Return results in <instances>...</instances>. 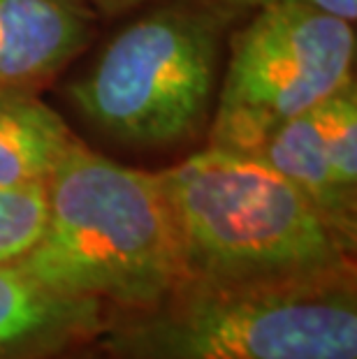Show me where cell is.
<instances>
[{
    "instance_id": "11",
    "label": "cell",
    "mask_w": 357,
    "mask_h": 359,
    "mask_svg": "<svg viewBox=\"0 0 357 359\" xmlns=\"http://www.w3.org/2000/svg\"><path fill=\"white\" fill-rule=\"evenodd\" d=\"M271 3L304 5V7H311V10L346 19V21H351V24L357 21V0H239V5L246 7V10H255V7L271 5Z\"/></svg>"
},
{
    "instance_id": "12",
    "label": "cell",
    "mask_w": 357,
    "mask_h": 359,
    "mask_svg": "<svg viewBox=\"0 0 357 359\" xmlns=\"http://www.w3.org/2000/svg\"><path fill=\"white\" fill-rule=\"evenodd\" d=\"M88 3L100 12L102 19H116L135 12L137 7L151 3V0H88Z\"/></svg>"
},
{
    "instance_id": "2",
    "label": "cell",
    "mask_w": 357,
    "mask_h": 359,
    "mask_svg": "<svg viewBox=\"0 0 357 359\" xmlns=\"http://www.w3.org/2000/svg\"><path fill=\"white\" fill-rule=\"evenodd\" d=\"M19 271L107 311H140L179 283L161 174L77 142L44 183V227Z\"/></svg>"
},
{
    "instance_id": "6",
    "label": "cell",
    "mask_w": 357,
    "mask_h": 359,
    "mask_svg": "<svg viewBox=\"0 0 357 359\" xmlns=\"http://www.w3.org/2000/svg\"><path fill=\"white\" fill-rule=\"evenodd\" d=\"M255 158L290 181L357 248V81L281 126Z\"/></svg>"
},
{
    "instance_id": "7",
    "label": "cell",
    "mask_w": 357,
    "mask_h": 359,
    "mask_svg": "<svg viewBox=\"0 0 357 359\" xmlns=\"http://www.w3.org/2000/svg\"><path fill=\"white\" fill-rule=\"evenodd\" d=\"M88 0H0V93L40 95L95 40Z\"/></svg>"
},
{
    "instance_id": "9",
    "label": "cell",
    "mask_w": 357,
    "mask_h": 359,
    "mask_svg": "<svg viewBox=\"0 0 357 359\" xmlns=\"http://www.w3.org/2000/svg\"><path fill=\"white\" fill-rule=\"evenodd\" d=\"M77 142L40 95L0 93V190L44 188Z\"/></svg>"
},
{
    "instance_id": "10",
    "label": "cell",
    "mask_w": 357,
    "mask_h": 359,
    "mask_svg": "<svg viewBox=\"0 0 357 359\" xmlns=\"http://www.w3.org/2000/svg\"><path fill=\"white\" fill-rule=\"evenodd\" d=\"M44 227V188L0 190V264H14Z\"/></svg>"
},
{
    "instance_id": "3",
    "label": "cell",
    "mask_w": 357,
    "mask_h": 359,
    "mask_svg": "<svg viewBox=\"0 0 357 359\" xmlns=\"http://www.w3.org/2000/svg\"><path fill=\"white\" fill-rule=\"evenodd\" d=\"M239 0H151L67 81L74 111L107 140L163 154L207 137Z\"/></svg>"
},
{
    "instance_id": "1",
    "label": "cell",
    "mask_w": 357,
    "mask_h": 359,
    "mask_svg": "<svg viewBox=\"0 0 357 359\" xmlns=\"http://www.w3.org/2000/svg\"><path fill=\"white\" fill-rule=\"evenodd\" d=\"M158 174L179 280L267 287L357 271V248L260 158L204 147Z\"/></svg>"
},
{
    "instance_id": "4",
    "label": "cell",
    "mask_w": 357,
    "mask_h": 359,
    "mask_svg": "<svg viewBox=\"0 0 357 359\" xmlns=\"http://www.w3.org/2000/svg\"><path fill=\"white\" fill-rule=\"evenodd\" d=\"M112 359H357V271L290 285L179 280L158 304L109 311Z\"/></svg>"
},
{
    "instance_id": "5",
    "label": "cell",
    "mask_w": 357,
    "mask_h": 359,
    "mask_svg": "<svg viewBox=\"0 0 357 359\" xmlns=\"http://www.w3.org/2000/svg\"><path fill=\"white\" fill-rule=\"evenodd\" d=\"M355 24L304 5L250 10L227 37L204 147L257 156L288 121L357 81Z\"/></svg>"
},
{
    "instance_id": "8",
    "label": "cell",
    "mask_w": 357,
    "mask_h": 359,
    "mask_svg": "<svg viewBox=\"0 0 357 359\" xmlns=\"http://www.w3.org/2000/svg\"><path fill=\"white\" fill-rule=\"evenodd\" d=\"M107 318L102 304L58 294L14 264H0V359H47L86 346Z\"/></svg>"
},
{
    "instance_id": "13",
    "label": "cell",
    "mask_w": 357,
    "mask_h": 359,
    "mask_svg": "<svg viewBox=\"0 0 357 359\" xmlns=\"http://www.w3.org/2000/svg\"><path fill=\"white\" fill-rule=\"evenodd\" d=\"M47 359H112L102 353L95 343H86V346H77V348H67L63 353L58 355H51Z\"/></svg>"
}]
</instances>
